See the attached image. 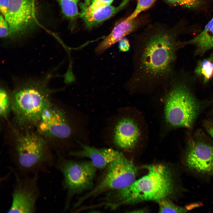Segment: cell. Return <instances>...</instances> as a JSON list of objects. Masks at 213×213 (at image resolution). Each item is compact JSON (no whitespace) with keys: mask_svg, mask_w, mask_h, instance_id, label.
<instances>
[{"mask_svg":"<svg viewBox=\"0 0 213 213\" xmlns=\"http://www.w3.org/2000/svg\"><path fill=\"white\" fill-rule=\"evenodd\" d=\"M173 29L149 28L131 45L133 70L126 86L133 92H148L166 87L174 75L178 50L183 46Z\"/></svg>","mask_w":213,"mask_h":213,"instance_id":"1","label":"cell"},{"mask_svg":"<svg viewBox=\"0 0 213 213\" xmlns=\"http://www.w3.org/2000/svg\"><path fill=\"white\" fill-rule=\"evenodd\" d=\"M147 174L128 186L109 191L105 198L107 207L114 209L122 205L168 198L174 192L172 173L167 166L155 164L145 166Z\"/></svg>","mask_w":213,"mask_h":213,"instance_id":"2","label":"cell"},{"mask_svg":"<svg viewBox=\"0 0 213 213\" xmlns=\"http://www.w3.org/2000/svg\"><path fill=\"white\" fill-rule=\"evenodd\" d=\"M11 159L20 174H36L55 164L56 159L41 135L28 133L15 140Z\"/></svg>","mask_w":213,"mask_h":213,"instance_id":"3","label":"cell"},{"mask_svg":"<svg viewBox=\"0 0 213 213\" xmlns=\"http://www.w3.org/2000/svg\"><path fill=\"white\" fill-rule=\"evenodd\" d=\"M47 83L45 80L28 83L13 92L11 108L19 124H38L43 112L51 105Z\"/></svg>","mask_w":213,"mask_h":213,"instance_id":"4","label":"cell"},{"mask_svg":"<svg viewBox=\"0 0 213 213\" xmlns=\"http://www.w3.org/2000/svg\"><path fill=\"white\" fill-rule=\"evenodd\" d=\"M173 76L166 87L164 113L166 122L173 128H189L192 125L199 104L188 88Z\"/></svg>","mask_w":213,"mask_h":213,"instance_id":"5","label":"cell"},{"mask_svg":"<svg viewBox=\"0 0 213 213\" xmlns=\"http://www.w3.org/2000/svg\"><path fill=\"white\" fill-rule=\"evenodd\" d=\"M57 155L55 164L63 176L67 202L74 195L93 189L97 169L90 161H75L66 159L59 154Z\"/></svg>","mask_w":213,"mask_h":213,"instance_id":"6","label":"cell"},{"mask_svg":"<svg viewBox=\"0 0 213 213\" xmlns=\"http://www.w3.org/2000/svg\"><path fill=\"white\" fill-rule=\"evenodd\" d=\"M102 180L94 188L76 203L79 205L89 198L103 193L120 190L131 184L135 180L137 170L133 162L123 155L108 166Z\"/></svg>","mask_w":213,"mask_h":213,"instance_id":"7","label":"cell"},{"mask_svg":"<svg viewBox=\"0 0 213 213\" xmlns=\"http://www.w3.org/2000/svg\"><path fill=\"white\" fill-rule=\"evenodd\" d=\"M15 183L11 205L7 213H32L36 210L40 193L38 174L32 176L15 172Z\"/></svg>","mask_w":213,"mask_h":213,"instance_id":"8","label":"cell"},{"mask_svg":"<svg viewBox=\"0 0 213 213\" xmlns=\"http://www.w3.org/2000/svg\"><path fill=\"white\" fill-rule=\"evenodd\" d=\"M4 17L9 25V36L26 33L36 22L32 0H9L8 12Z\"/></svg>","mask_w":213,"mask_h":213,"instance_id":"9","label":"cell"},{"mask_svg":"<svg viewBox=\"0 0 213 213\" xmlns=\"http://www.w3.org/2000/svg\"><path fill=\"white\" fill-rule=\"evenodd\" d=\"M38 125V130L42 136L65 139L69 137L71 128L64 112L51 105L43 112Z\"/></svg>","mask_w":213,"mask_h":213,"instance_id":"10","label":"cell"},{"mask_svg":"<svg viewBox=\"0 0 213 213\" xmlns=\"http://www.w3.org/2000/svg\"><path fill=\"white\" fill-rule=\"evenodd\" d=\"M141 125L138 120L131 115L121 119L114 130L113 140L115 144L124 150L133 149L143 139Z\"/></svg>","mask_w":213,"mask_h":213,"instance_id":"11","label":"cell"},{"mask_svg":"<svg viewBox=\"0 0 213 213\" xmlns=\"http://www.w3.org/2000/svg\"><path fill=\"white\" fill-rule=\"evenodd\" d=\"M185 160L191 170L210 173L213 168V146L203 141H193L188 145Z\"/></svg>","mask_w":213,"mask_h":213,"instance_id":"12","label":"cell"},{"mask_svg":"<svg viewBox=\"0 0 213 213\" xmlns=\"http://www.w3.org/2000/svg\"><path fill=\"white\" fill-rule=\"evenodd\" d=\"M77 142L81 149L72 151L70 154L76 157L89 159L97 169H101L108 166L113 161L123 155L122 153L112 148H98Z\"/></svg>","mask_w":213,"mask_h":213,"instance_id":"13","label":"cell"},{"mask_svg":"<svg viewBox=\"0 0 213 213\" xmlns=\"http://www.w3.org/2000/svg\"><path fill=\"white\" fill-rule=\"evenodd\" d=\"M129 0H124L119 6L109 5L95 9L89 6L83 5L80 15L85 25L89 28L92 27L113 16L123 9Z\"/></svg>","mask_w":213,"mask_h":213,"instance_id":"14","label":"cell"},{"mask_svg":"<svg viewBox=\"0 0 213 213\" xmlns=\"http://www.w3.org/2000/svg\"><path fill=\"white\" fill-rule=\"evenodd\" d=\"M138 22L135 19L131 21L125 19L117 23L110 33L96 48L95 53L97 55L103 53L106 49L132 33L137 28Z\"/></svg>","mask_w":213,"mask_h":213,"instance_id":"15","label":"cell"},{"mask_svg":"<svg viewBox=\"0 0 213 213\" xmlns=\"http://www.w3.org/2000/svg\"><path fill=\"white\" fill-rule=\"evenodd\" d=\"M183 44L194 46L196 52L199 55L213 49V17L201 33L191 39L183 42Z\"/></svg>","mask_w":213,"mask_h":213,"instance_id":"16","label":"cell"},{"mask_svg":"<svg viewBox=\"0 0 213 213\" xmlns=\"http://www.w3.org/2000/svg\"><path fill=\"white\" fill-rule=\"evenodd\" d=\"M194 72L201 78L204 83L209 82L213 77V54L199 60L195 69Z\"/></svg>","mask_w":213,"mask_h":213,"instance_id":"17","label":"cell"},{"mask_svg":"<svg viewBox=\"0 0 213 213\" xmlns=\"http://www.w3.org/2000/svg\"><path fill=\"white\" fill-rule=\"evenodd\" d=\"M62 12L67 18L71 20L76 18L80 14L78 9L79 0H57Z\"/></svg>","mask_w":213,"mask_h":213,"instance_id":"18","label":"cell"},{"mask_svg":"<svg viewBox=\"0 0 213 213\" xmlns=\"http://www.w3.org/2000/svg\"><path fill=\"white\" fill-rule=\"evenodd\" d=\"M157 202L159 205V213H183L188 210L187 208L176 205L168 198L162 199Z\"/></svg>","mask_w":213,"mask_h":213,"instance_id":"19","label":"cell"},{"mask_svg":"<svg viewBox=\"0 0 213 213\" xmlns=\"http://www.w3.org/2000/svg\"><path fill=\"white\" fill-rule=\"evenodd\" d=\"M0 114L1 116L6 118L11 108V98L5 89L1 88L0 90Z\"/></svg>","mask_w":213,"mask_h":213,"instance_id":"20","label":"cell"},{"mask_svg":"<svg viewBox=\"0 0 213 213\" xmlns=\"http://www.w3.org/2000/svg\"><path fill=\"white\" fill-rule=\"evenodd\" d=\"M157 0H137V5L133 12L125 19L127 21H131L135 19L141 12L151 7Z\"/></svg>","mask_w":213,"mask_h":213,"instance_id":"21","label":"cell"},{"mask_svg":"<svg viewBox=\"0 0 213 213\" xmlns=\"http://www.w3.org/2000/svg\"><path fill=\"white\" fill-rule=\"evenodd\" d=\"M171 5L189 9H195L201 7L205 0H164Z\"/></svg>","mask_w":213,"mask_h":213,"instance_id":"22","label":"cell"},{"mask_svg":"<svg viewBox=\"0 0 213 213\" xmlns=\"http://www.w3.org/2000/svg\"><path fill=\"white\" fill-rule=\"evenodd\" d=\"M4 17L2 15H1L0 18V36L3 38L9 36V25Z\"/></svg>","mask_w":213,"mask_h":213,"instance_id":"23","label":"cell"},{"mask_svg":"<svg viewBox=\"0 0 213 213\" xmlns=\"http://www.w3.org/2000/svg\"><path fill=\"white\" fill-rule=\"evenodd\" d=\"M114 0H92L89 7L92 9H95L110 5Z\"/></svg>","mask_w":213,"mask_h":213,"instance_id":"24","label":"cell"},{"mask_svg":"<svg viewBox=\"0 0 213 213\" xmlns=\"http://www.w3.org/2000/svg\"><path fill=\"white\" fill-rule=\"evenodd\" d=\"M118 48L120 51L123 52L128 51L131 47L128 40L124 38L119 41Z\"/></svg>","mask_w":213,"mask_h":213,"instance_id":"25","label":"cell"},{"mask_svg":"<svg viewBox=\"0 0 213 213\" xmlns=\"http://www.w3.org/2000/svg\"><path fill=\"white\" fill-rule=\"evenodd\" d=\"M9 0H0V10L5 17L7 14L9 8Z\"/></svg>","mask_w":213,"mask_h":213,"instance_id":"26","label":"cell"},{"mask_svg":"<svg viewBox=\"0 0 213 213\" xmlns=\"http://www.w3.org/2000/svg\"><path fill=\"white\" fill-rule=\"evenodd\" d=\"M208 131L209 135L213 139V126L209 128Z\"/></svg>","mask_w":213,"mask_h":213,"instance_id":"27","label":"cell"},{"mask_svg":"<svg viewBox=\"0 0 213 213\" xmlns=\"http://www.w3.org/2000/svg\"><path fill=\"white\" fill-rule=\"evenodd\" d=\"M146 211V210H145V209H139L133 211L131 212L136 213L145 212H145Z\"/></svg>","mask_w":213,"mask_h":213,"instance_id":"28","label":"cell"},{"mask_svg":"<svg viewBox=\"0 0 213 213\" xmlns=\"http://www.w3.org/2000/svg\"><path fill=\"white\" fill-rule=\"evenodd\" d=\"M210 174L213 175V168H212L211 171V172Z\"/></svg>","mask_w":213,"mask_h":213,"instance_id":"29","label":"cell"},{"mask_svg":"<svg viewBox=\"0 0 213 213\" xmlns=\"http://www.w3.org/2000/svg\"><path fill=\"white\" fill-rule=\"evenodd\" d=\"M33 2L34 5L35 6V0H32Z\"/></svg>","mask_w":213,"mask_h":213,"instance_id":"30","label":"cell"}]
</instances>
